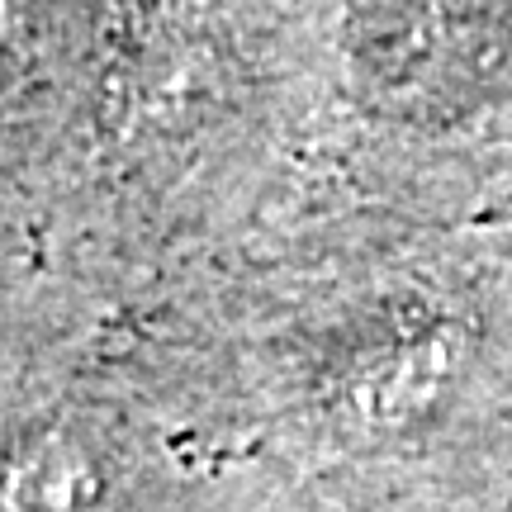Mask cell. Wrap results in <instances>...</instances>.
<instances>
[{
    "label": "cell",
    "mask_w": 512,
    "mask_h": 512,
    "mask_svg": "<svg viewBox=\"0 0 512 512\" xmlns=\"http://www.w3.org/2000/svg\"><path fill=\"white\" fill-rule=\"evenodd\" d=\"M100 0H0V256H38L86 152Z\"/></svg>",
    "instance_id": "cell-1"
}]
</instances>
